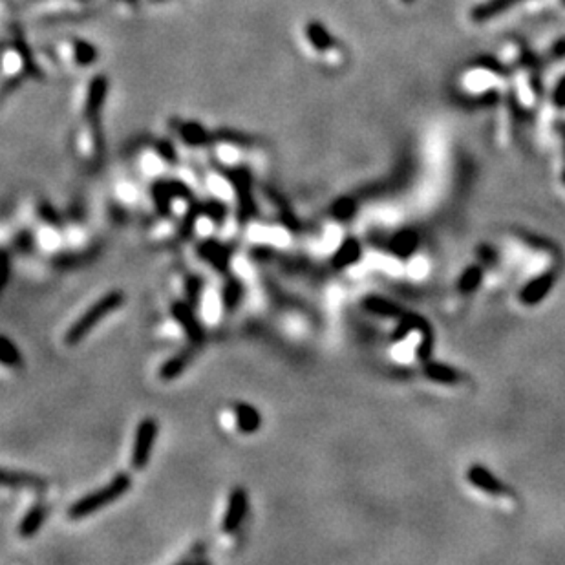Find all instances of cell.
<instances>
[{
    "instance_id": "obj_1",
    "label": "cell",
    "mask_w": 565,
    "mask_h": 565,
    "mask_svg": "<svg viewBox=\"0 0 565 565\" xmlns=\"http://www.w3.org/2000/svg\"><path fill=\"white\" fill-rule=\"evenodd\" d=\"M132 487V478L126 472H119L114 476L110 483L105 485L103 488H97L93 492L86 494L79 498L77 502L72 503L68 508V518L70 520H82V518L92 516L101 508H105L110 503L117 502L123 498Z\"/></svg>"
},
{
    "instance_id": "obj_2",
    "label": "cell",
    "mask_w": 565,
    "mask_h": 565,
    "mask_svg": "<svg viewBox=\"0 0 565 565\" xmlns=\"http://www.w3.org/2000/svg\"><path fill=\"white\" fill-rule=\"evenodd\" d=\"M123 302H125V293L119 289H114L110 291V293H107L105 296H101L96 304L90 306V308H88V310L84 311L70 328H68L64 342H66L68 346H75V344L81 342L82 338L86 337V335L90 333V331H92L107 315H110L112 311L119 310L123 306Z\"/></svg>"
},
{
    "instance_id": "obj_3",
    "label": "cell",
    "mask_w": 565,
    "mask_h": 565,
    "mask_svg": "<svg viewBox=\"0 0 565 565\" xmlns=\"http://www.w3.org/2000/svg\"><path fill=\"white\" fill-rule=\"evenodd\" d=\"M158 432H160V426H158V421L154 417H145L137 425L130 454V465L134 470H145L149 467Z\"/></svg>"
},
{
    "instance_id": "obj_4",
    "label": "cell",
    "mask_w": 565,
    "mask_h": 565,
    "mask_svg": "<svg viewBox=\"0 0 565 565\" xmlns=\"http://www.w3.org/2000/svg\"><path fill=\"white\" fill-rule=\"evenodd\" d=\"M225 176L238 196V220L240 223L249 222L256 214V203L251 194V176L246 169H229L225 170Z\"/></svg>"
},
{
    "instance_id": "obj_5",
    "label": "cell",
    "mask_w": 565,
    "mask_h": 565,
    "mask_svg": "<svg viewBox=\"0 0 565 565\" xmlns=\"http://www.w3.org/2000/svg\"><path fill=\"white\" fill-rule=\"evenodd\" d=\"M170 315H172L174 322H178L179 328L183 329L188 342L196 346V348L202 346L203 340H205V331H203V326L199 324L196 313H194V306L188 300H179V302H174L170 306Z\"/></svg>"
},
{
    "instance_id": "obj_6",
    "label": "cell",
    "mask_w": 565,
    "mask_h": 565,
    "mask_svg": "<svg viewBox=\"0 0 565 565\" xmlns=\"http://www.w3.org/2000/svg\"><path fill=\"white\" fill-rule=\"evenodd\" d=\"M247 508H249V499H247L246 490L242 487L232 488L231 494H229L227 508H225V514H223V532L238 531V527L242 525V522L246 520Z\"/></svg>"
},
{
    "instance_id": "obj_7",
    "label": "cell",
    "mask_w": 565,
    "mask_h": 565,
    "mask_svg": "<svg viewBox=\"0 0 565 565\" xmlns=\"http://www.w3.org/2000/svg\"><path fill=\"white\" fill-rule=\"evenodd\" d=\"M467 481L476 488H479V490L490 494V496H508L511 494L507 485L503 483L499 478H496L483 465H472L467 470Z\"/></svg>"
},
{
    "instance_id": "obj_8",
    "label": "cell",
    "mask_w": 565,
    "mask_h": 565,
    "mask_svg": "<svg viewBox=\"0 0 565 565\" xmlns=\"http://www.w3.org/2000/svg\"><path fill=\"white\" fill-rule=\"evenodd\" d=\"M108 93V79L105 75H96L90 81L86 90V97H84V117L88 121H97V117L101 114L105 101H107Z\"/></svg>"
},
{
    "instance_id": "obj_9",
    "label": "cell",
    "mask_w": 565,
    "mask_h": 565,
    "mask_svg": "<svg viewBox=\"0 0 565 565\" xmlns=\"http://www.w3.org/2000/svg\"><path fill=\"white\" fill-rule=\"evenodd\" d=\"M232 249L218 240H203L198 243V255L203 262L214 267L218 273H227Z\"/></svg>"
},
{
    "instance_id": "obj_10",
    "label": "cell",
    "mask_w": 565,
    "mask_h": 565,
    "mask_svg": "<svg viewBox=\"0 0 565 565\" xmlns=\"http://www.w3.org/2000/svg\"><path fill=\"white\" fill-rule=\"evenodd\" d=\"M555 282H556L555 271L541 273L540 276L532 278L531 282H527V284L523 285V289L520 291V302H522L523 306L540 304L541 300L551 293V289L555 287Z\"/></svg>"
},
{
    "instance_id": "obj_11",
    "label": "cell",
    "mask_w": 565,
    "mask_h": 565,
    "mask_svg": "<svg viewBox=\"0 0 565 565\" xmlns=\"http://www.w3.org/2000/svg\"><path fill=\"white\" fill-rule=\"evenodd\" d=\"M304 39L310 44L311 50L319 55H328L329 52L337 50V40L333 33L329 31L319 20H310L304 24Z\"/></svg>"
},
{
    "instance_id": "obj_12",
    "label": "cell",
    "mask_w": 565,
    "mask_h": 565,
    "mask_svg": "<svg viewBox=\"0 0 565 565\" xmlns=\"http://www.w3.org/2000/svg\"><path fill=\"white\" fill-rule=\"evenodd\" d=\"M361 256H363V246H361V242L355 236H348L344 238L342 243L335 251L333 258H331V266L338 271L348 269V267L355 266L361 260Z\"/></svg>"
},
{
    "instance_id": "obj_13",
    "label": "cell",
    "mask_w": 565,
    "mask_h": 565,
    "mask_svg": "<svg viewBox=\"0 0 565 565\" xmlns=\"http://www.w3.org/2000/svg\"><path fill=\"white\" fill-rule=\"evenodd\" d=\"M417 247H419V234L414 229H401L390 238V251L401 260L410 258L417 251Z\"/></svg>"
},
{
    "instance_id": "obj_14",
    "label": "cell",
    "mask_w": 565,
    "mask_h": 565,
    "mask_svg": "<svg viewBox=\"0 0 565 565\" xmlns=\"http://www.w3.org/2000/svg\"><path fill=\"white\" fill-rule=\"evenodd\" d=\"M426 379H430L439 384H458V382L465 381V373H461L458 368L449 366L444 363H434V361H425V368H423Z\"/></svg>"
},
{
    "instance_id": "obj_15",
    "label": "cell",
    "mask_w": 565,
    "mask_h": 565,
    "mask_svg": "<svg viewBox=\"0 0 565 565\" xmlns=\"http://www.w3.org/2000/svg\"><path fill=\"white\" fill-rule=\"evenodd\" d=\"M363 308L366 311H370L372 315H377V317H382V319H399L405 310L401 306L391 302L390 299H384V296L379 295H368L363 299Z\"/></svg>"
},
{
    "instance_id": "obj_16",
    "label": "cell",
    "mask_w": 565,
    "mask_h": 565,
    "mask_svg": "<svg viewBox=\"0 0 565 565\" xmlns=\"http://www.w3.org/2000/svg\"><path fill=\"white\" fill-rule=\"evenodd\" d=\"M234 416H236V428L242 434H255V432L260 430L262 416L253 405L236 402L234 405Z\"/></svg>"
},
{
    "instance_id": "obj_17",
    "label": "cell",
    "mask_w": 565,
    "mask_h": 565,
    "mask_svg": "<svg viewBox=\"0 0 565 565\" xmlns=\"http://www.w3.org/2000/svg\"><path fill=\"white\" fill-rule=\"evenodd\" d=\"M426 328H430V324H428V320L425 319V317H421V315L417 313H412V311H405V313L397 319V326L396 329H393V333H391V340L393 342H401L402 338L406 337V335L410 333V331H425Z\"/></svg>"
},
{
    "instance_id": "obj_18",
    "label": "cell",
    "mask_w": 565,
    "mask_h": 565,
    "mask_svg": "<svg viewBox=\"0 0 565 565\" xmlns=\"http://www.w3.org/2000/svg\"><path fill=\"white\" fill-rule=\"evenodd\" d=\"M194 353L190 349H185V352H179L176 355H172L170 359H167L163 363V366L160 368V379L161 381H174L178 379L181 373L185 372L188 368V364L193 363Z\"/></svg>"
},
{
    "instance_id": "obj_19",
    "label": "cell",
    "mask_w": 565,
    "mask_h": 565,
    "mask_svg": "<svg viewBox=\"0 0 565 565\" xmlns=\"http://www.w3.org/2000/svg\"><path fill=\"white\" fill-rule=\"evenodd\" d=\"M46 507L40 503H35L33 507L28 508L19 525V534L22 538H33L40 531L44 520H46Z\"/></svg>"
},
{
    "instance_id": "obj_20",
    "label": "cell",
    "mask_w": 565,
    "mask_h": 565,
    "mask_svg": "<svg viewBox=\"0 0 565 565\" xmlns=\"http://www.w3.org/2000/svg\"><path fill=\"white\" fill-rule=\"evenodd\" d=\"M178 134H179V137L183 140L185 145H190V146H205L213 141V135L209 134V132L205 130L202 125H199V123H194V121L179 123Z\"/></svg>"
},
{
    "instance_id": "obj_21",
    "label": "cell",
    "mask_w": 565,
    "mask_h": 565,
    "mask_svg": "<svg viewBox=\"0 0 565 565\" xmlns=\"http://www.w3.org/2000/svg\"><path fill=\"white\" fill-rule=\"evenodd\" d=\"M243 284L236 276H229L222 289V304L227 311H234L243 299Z\"/></svg>"
},
{
    "instance_id": "obj_22",
    "label": "cell",
    "mask_w": 565,
    "mask_h": 565,
    "mask_svg": "<svg viewBox=\"0 0 565 565\" xmlns=\"http://www.w3.org/2000/svg\"><path fill=\"white\" fill-rule=\"evenodd\" d=\"M70 46H72V61L77 66H90V64H93L99 59L97 48L92 43H88V40L73 39L70 43Z\"/></svg>"
},
{
    "instance_id": "obj_23",
    "label": "cell",
    "mask_w": 565,
    "mask_h": 565,
    "mask_svg": "<svg viewBox=\"0 0 565 565\" xmlns=\"http://www.w3.org/2000/svg\"><path fill=\"white\" fill-rule=\"evenodd\" d=\"M152 198H154L156 209L160 211L161 216H169L172 199H176L170 181H156L154 187H152Z\"/></svg>"
},
{
    "instance_id": "obj_24",
    "label": "cell",
    "mask_w": 565,
    "mask_h": 565,
    "mask_svg": "<svg viewBox=\"0 0 565 565\" xmlns=\"http://www.w3.org/2000/svg\"><path fill=\"white\" fill-rule=\"evenodd\" d=\"M481 282H483V269L479 266H469L463 271V275L459 276L458 287L461 293L470 295V293L479 289Z\"/></svg>"
},
{
    "instance_id": "obj_25",
    "label": "cell",
    "mask_w": 565,
    "mask_h": 565,
    "mask_svg": "<svg viewBox=\"0 0 565 565\" xmlns=\"http://www.w3.org/2000/svg\"><path fill=\"white\" fill-rule=\"evenodd\" d=\"M2 485L4 487H43L44 481L37 476L26 472H10V470H2Z\"/></svg>"
},
{
    "instance_id": "obj_26",
    "label": "cell",
    "mask_w": 565,
    "mask_h": 565,
    "mask_svg": "<svg viewBox=\"0 0 565 565\" xmlns=\"http://www.w3.org/2000/svg\"><path fill=\"white\" fill-rule=\"evenodd\" d=\"M0 344H2V348H0V363L8 368L22 366V355H20L19 348L11 342L10 338L4 335V337L0 338Z\"/></svg>"
},
{
    "instance_id": "obj_27",
    "label": "cell",
    "mask_w": 565,
    "mask_h": 565,
    "mask_svg": "<svg viewBox=\"0 0 565 565\" xmlns=\"http://www.w3.org/2000/svg\"><path fill=\"white\" fill-rule=\"evenodd\" d=\"M202 213L203 216H207L209 220H213L216 225H220V223L225 222V218H227V205L225 203H222L220 199H209V202L202 203Z\"/></svg>"
},
{
    "instance_id": "obj_28",
    "label": "cell",
    "mask_w": 565,
    "mask_h": 565,
    "mask_svg": "<svg viewBox=\"0 0 565 565\" xmlns=\"http://www.w3.org/2000/svg\"><path fill=\"white\" fill-rule=\"evenodd\" d=\"M355 211H357L355 202L352 198H342L335 203L331 213H333V218L338 220V222H348V220H352L355 216Z\"/></svg>"
},
{
    "instance_id": "obj_29",
    "label": "cell",
    "mask_w": 565,
    "mask_h": 565,
    "mask_svg": "<svg viewBox=\"0 0 565 565\" xmlns=\"http://www.w3.org/2000/svg\"><path fill=\"white\" fill-rule=\"evenodd\" d=\"M199 216H203L202 203H193V205L188 207L187 214H185L183 222H181V229H179V234H181V238H188L190 234H193L194 223H196V220H198Z\"/></svg>"
},
{
    "instance_id": "obj_30",
    "label": "cell",
    "mask_w": 565,
    "mask_h": 565,
    "mask_svg": "<svg viewBox=\"0 0 565 565\" xmlns=\"http://www.w3.org/2000/svg\"><path fill=\"white\" fill-rule=\"evenodd\" d=\"M203 291V280L202 276L198 275H190L185 278V295H187V300L193 306L198 304L199 296H202Z\"/></svg>"
},
{
    "instance_id": "obj_31",
    "label": "cell",
    "mask_w": 565,
    "mask_h": 565,
    "mask_svg": "<svg viewBox=\"0 0 565 565\" xmlns=\"http://www.w3.org/2000/svg\"><path fill=\"white\" fill-rule=\"evenodd\" d=\"M156 150H158V154H160L161 160L167 161V163L170 165L178 163V152H176V149L170 145L169 141H160V143L156 145Z\"/></svg>"
},
{
    "instance_id": "obj_32",
    "label": "cell",
    "mask_w": 565,
    "mask_h": 565,
    "mask_svg": "<svg viewBox=\"0 0 565 565\" xmlns=\"http://www.w3.org/2000/svg\"><path fill=\"white\" fill-rule=\"evenodd\" d=\"M39 216L43 218L44 222L50 223V225H61L59 214L55 213V209L52 207L50 203H40V205H39Z\"/></svg>"
},
{
    "instance_id": "obj_33",
    "label": "cell",
    "mask_w": 565,
    "mask_h": 565,
    "mask_svg": "<svg viewBox=\"0 0 565 565\" xmlns=\"http://www.w3.org/2000/svg\"><path fill=\"white\" fill-rule=\"evenodd\" d=\"M8 280H10V255H8V251H2V282H0V285L6 287Z\"/></svg>"
},
{
    "instance_id": "obj_34",
    "label": "cell",
    "mask_w": 565,
    "mask_h": 565,
    "mask_svg": "<svg viewBox=\"0 0 565 565\" xmlns=\"http://www.w3.org/2000/svg\"><path fill=\"white\" fill-rule=\"evenodd\" d=\"M149 2H152V4H160V2H167V0H149Z\"/></svg>"
},
{
    "instance_id": "obj_35",
    "label": "cell",
    "mask_w": 565,
    "mask_h": 565,
    "mask_svg": "<svg viewBox=\"0 0 565 565\" xmlns=\"http://www.w3.org/2000/svg\"><path fill=\"white\" fill-rule=\"evenodd\" d=\"M402 2H412V0H402Z\"/></svg>"
},
{
    "instance_id": "obj_36",
    "label": "cell",
    "mask_w": 565,
    "mask_h": 565,
    "mask_svg": "<svg viewBox=\"0 0 565 565\" xmlns=\"http://www.w3.org/2000/svg\"><path fill=\"white\" fill-rule=\"evenodd\" d=\"M564 183H565V172H564Z\"/></svg>"
}]
</instances>
